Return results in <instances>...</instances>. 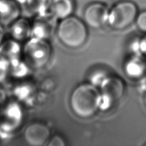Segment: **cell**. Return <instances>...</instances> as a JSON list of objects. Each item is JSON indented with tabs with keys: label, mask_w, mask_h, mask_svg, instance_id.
I'll use <instances>...</instances> for the list:
<instances>
[{
	"label": "cell",
	"mask_w": 146,
	"mask_h": 146,
	"mask_svg": "<svg viewBox=\"0 0 146 146\" xmlns=\"http://www.w3.org/2000/svg\"><path fill=\"white\" fill-rule=\"evenodd\" d=\"M144 103H145V105L146 106V91L145 92V93L144 94Z\"/></svg>",
	"instance_id": "26"
},
{
	"label": "cell",
	"mask_w": 146,
	"mask_h": 146,
	"mask_svg": "<svg viewBox=\"0 0 146 146\" xmlns=\"http://www.w3.org/2000/svg\"><path fill=\"white\" fill-rule=\"evenodd\" d=\"M21 5L16 0H0V25L8 28L20 17Z\"/></svg>",
	"instance_id": "9"
},
{
	"label": "cell",
	"mask_w": 146,
	"mask_h": 146,
	"mask_svg": "<svg viewBox=\"0 0 146 146\" xmlns=\"http://www.w3.org/2000/svg\"><path fill=\"white\" fill-rule=\"evenodd\" d=\"M145 146H146V144H145Z\"/></svg>",
	"instance_id": "28"
},
{
	"label": "cell",
	"mask_w": 146,
	"mask_h": 146,
	"mask_svg": "<svg viewBox=\"0 0 146 146\" xmlns=\"http://www.w3.org/2000/svg\"><path fill=\"white\" fill-rule=\"evenodd\" d=\"M108 76V72L104 70H96L89 76V83L94 87L99 88Z\"/></svg>",
	"instance_id": "19"
},
{
	"label": "cell",
	"mask_w": 146,
	"mask_h": 146,
	"mask_svg": "<svg viewBox=\"0 0 146 146\" xmlns=\"http://www.w3.org/2000/svg\"><path fill=\"white\" fill-rule=\"evenodd\" d=\"M137 89L140 93L144 95L146 91V77H144V76L139 79V82L137 85Z\"/></svg>",
	"instance_id": "23"
},
{
	"label": "cell",
	"mask_w": 146,
	"mask_h": 146,
	"mask_svg": "<svg viewBox=\"0 0 146 146\" xmlns=\"http://www.w3.org/2000/svg\"><path fill=\"white\" fill-rule=\"evenodd\" d=\"M9 62L0 56V83L3 82L9 76Z\"/></svg>",
	"instance_id": "20"
},
{
	"label": "cell",
	"mask_w": 146,
	"mask_h": 146,
	"mask_svg": "<svg viewBox=\"0 0 146 146\" xmlns=\"http://www.w3.org/2000/svg\"><path fill=\"white\" fill-rule=\"evenodd\" d=\"M7 93L5 90H4L1 87H0V106L3 104L7 100Z\"/></svg>",
	"instance_id": "24"
},
{
	"label": "cell",
	"mask_w": 146,
	"mask_h": 146,
	"mask_svg": "<svg viewBox=\"0 0 146 146\" xmlns=\"http://www.w3.org/2000/svg\"><path fill=\"white\" fill-rule=\"evenodd\" d=\"M5 40V32L4 28L0 25V46Z\"/></svg>",
	"instance_id": "25"
},
{
	"label": "cell",
	"mask_w": 146,
	"mask_h": 146,
	"mask_svg": "<svg viewBox=\"0 0 146 146\" xmlns=\"http://www.w3.org/2000/svg\"><path fill=\"white\" fill-rule=\"evenodd\" d=\"M135 22L138 29L146 33V10L138 13Z\"/></svg>",
	"instance_id": "21"
},
{
	"label": "cell",
	"mask_w": 146,
	"mask_h": 146,
	"mask_svg": "<svg viewBox=\"0 0 146 146\" xmlns=\"http://www.w3.org/2000/svg\"><path fill=\"white\" fill-rule=\"evenodd\" d=\"M144 56L133 55L127 60L124 66V71L127 77L133 80H139L146 72V60Z\"/></svg>",
	"instance_id": "12"
},
{
	"label": "cell",
	"mask_w": 146,
	"mask_h": 146,
	"mask_svg": "<svg viewBox=\"0 0 146 146\" xmlns=\"http://www.w3.org/2000/svg\"><path fill=\"white\" fill-rule=\"evenodd\" d=\"M100 88L99 110L106 111L110 110L124 95V83L115 76L109 75L106 77Z\"/></svg>",
	"instance_id": "5"
},
{
	"label": "cell",
	"mask_w": 146,
	"mask_h": 146,
	"mask_svg": "<svg viewBox=\"0 0 146 146\" xmlns=\"http://www.w3.org/2000/svg\"><path fill=\"white\" fill-rule=\"evenodd\" d=\"M52 0H24L22 5L29 15H36L49 11Z\"/></svg>",
	"instance_id": "16"
},
{
	"label": "cell",
	"mask_w": 146,
	"mask_h": 146,
	"mask_svg": "<svg viewBox=\"0 0 146 146\" xmlns=\"http://www.w3.org/2000/svg\"><path fill=\"white\" fill-rule=\"evenodd\" d=\"M50 131L46 125L35 122L28 126L24 133V137L28 144L41 146L49 140Z\"/></svg>",
	"instance_id": "10"
},
{
	"label": "cell",
	"mask_w": 146,
	"mask_h": 146,
	"mask_svg": "<svg viewBox=\"0 0 146 146\" xmlns=\"http://www.w3.org/2000/svg\"><path fill=\"white\" fill-rule=\"evenodd\" d=\"M48 145L49 146H64L65 142L60 137L56 135L54 136L51 140H48Z\"/></svg>",
	"instance_id": "22"
},
{
	"label": "cell",
	"mask_w": 146,
	"mask_h": 146,
	"mask_svg": "<svg viewBox=\"0 0 146 146\" xmlns=\"http://www.w3.org/2000/svg\"><path fill=\"white\" fill-rule=\"evenodd\" d=\"M30 69L23 60L21 59L10 64L9 75L18 79H21L29 74Z\"/></svg>",
	"instance_id": "17"
},
{
	"label": "cell",
	"mask_w": 146,
	"mask_h": 146,
	"mask_svg": "<svg viewBox=\"0 0 146 146\" xmlns=\"http://www.w3.org/2000/svg\"><path fill=\"white\" fill-rule=\"evenodd\" d=\"M138 13L137 6L134 2L122 0L109 10L107 25L114 30H124L135 21Z\"/></svg>",
	"instance_id": "4"
},
{
	"label": "cell",
	"mask_w": 146,
	"mask_h": 146,
	"mask_svg": "<svg viewBox=\"0 0 146 146\" xmlns=\"http://www.w3.org/2000/svg\"><path fill=\"white\" fill-rule=\"evenodd\" d=\"M129 49L135 55L146 56V35L133 40L129 45Z\"/></svg>",
	"instance_id": "18"
},
{
	"label": "cell",
	"mask_w": 146,
	"mask_h": 146,
	"mask_svg": "<svg viewBox=\"0 0 146 146\" xmlns=\"http://www.w3.org/2000/svg\"><path fill=\"white\" fill-rule=\"evenodd\" d=\"M56 33L61 42L72 49L82 46L87 38V30L85 24L72 15L60 20Z\"/></svg>",
	"instance_id": "2"
},
{
	"label": "cell",
	"mask_w": 146,
	"mask_h": 146,
	"mask_svg": "<svg viewBox=\"0 0 146 146\" xmlns=\"http://www.w3.org/2000/svg\"><path fill=\"white\" fill-rule=\"evenodd\" d=\"M7 28L10 38L19 43L27 41L32 36V24L26 18L19 17Z\"/></svg>",
	"instance_id": "11"
},
{
	"label": "cell",
	"mask_w": 146,
	"mask_h": 146,
	"mask_svg": "<svg viewBox=\"0 0 146 146\" xmlns=\"http://www.w3.org/2000/svg\"><path fill=\"white\" fill-rule=\"evenodd\" d=\"M58 20L49 11L35 15L32 23L31 37L47 40L56 30Z\"/></svg>",
	"instance_id": "7"
},
{
	"label": "cell",
	"mask_w": 146,
	"mask_h": 146,
	"mask_svg": "<svg viewBox=\"0 0 146 146\" xmlns=\"http://www.w3.org/2000/svg\"><path fill=\"white\" fill-rule=\"evenodd\" d=\"M100 90L88 83H83L76 87L70 96L69 103L74 113L80 118L92 117L99 110Z\"/></svg>",
	"instance_id": "1"
},
{
	"label": "cell",
	"mask_w": 146,
	"mask_h": 146,
	"mask_svg": "<svg viewBox=\"0 0 146 146\" xmlns=\"http://www.w3.org/2000/svg\"><path fill=\"white\" fill-rule=\"evenodd\" d=\"M35 92V86L30 82H21L15 85L12 90V94L17 101H29L34 96Z\"/></svg>",
	"instance_id": "15"
},
{
	"label": "cell",
	"mask_w": 146,
	"mask_h": 146,
	"mask_svg": "<svg viewBox=\"0 0 146 146\" xmlns=\"http://www.w3.org/2000/svg\"><path fill=\"white\" fill-rule=\"evenodd\" d=\"M23 111L16 100L6 101L0 106V135H9L20 126Z\"/></svg>",
	"instance_id": "6"
},
{
	"label": "cell",
	"mask_w": 146,
	"mask_h": 146,
	"mask_svg": "<svg viewBox=\"0 0 146 146\" xmlns=\"http://www.w3.org/2000/svg\"><path fill=\"white\" fill-rule=\"evenodd\" d=\"M51 53L50 45L46 40L31 37L22 49V59L31 69H38L46 66Z\"/></svg>",
	"instance_id": "3"
},
{
	"label": "cell",
	"mask_w": 146,
	"mask_h": 146,
	"mask_svg": "<svg viewBox=\"0 0 146 146\" xmlns=\"http://www.w3.org/2000/svg\"><path fill=\"white\" fill-rule=\"evenodd\" d=\"M109 10L103 3H91L86 7L83 12L85 23L94 29L103 27L107 25Z\"/></svg>",
	"instance_id": "8"
},
{
	"label": "cell",
	"mask_w": 146,
	"mask_h": 146,
	"mask_svg": "<svg viewBox=\"0 0 146 146\" xmlns=\"http://www.w3.org/2000/svg\"><path fill=\"white\" fill-rule=\"evenodd\" d=\"M17 1H18L19 3L22 5V4H23V1H24V0H16Z\"/></svg>",
	"instance_id": "27"
},
{
	"label": "cell",
	"mask_w": 146,
	"mask_h": 146,
	"mask_svg": "<svg viewBox=\"0 0 146 146\" xmlns=\"http://www.w3.org/2000/svg\"><path fill=\"white\" fill-rule=\"evenodd\" d=\"M21 43L10 38L4 40L0 46V56L10 64L22 59V48Z\"/></svg>",
	"instance_id": "13"
},
{
	"label": "cell",
	"mask_w": 146,
	"mask_h": 146,
	"mask_svg": "<svg viewBox=\"0 0 146 146\" xmlns=\"http://www.w3.org/2000/svg\"><path fill=\"white\" fill-rule=\"evenodd\" d=\"M75 6V0H52L49 12L58 20H62L72 15Z\"/></svg>",
	"instance_id": "14"
}]
</instances>
